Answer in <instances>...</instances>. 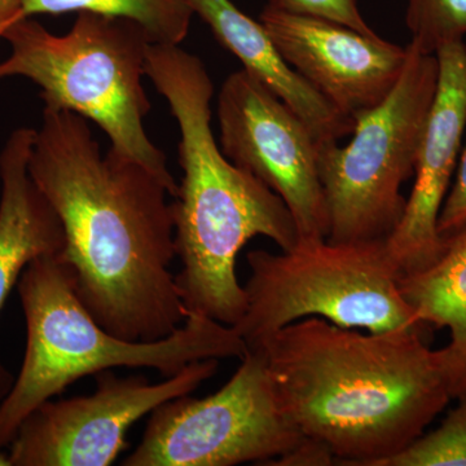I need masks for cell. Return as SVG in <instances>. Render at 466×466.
Instances as JSON below:
<instances>
[{
    "mask_svg": "<svg viewBox=\"0 0 466 466\" xmlns=\"http://www.w3.org/2000/svg\"><path fill=\"white\" fill-rule=\"evenodd\" d=\"M11 55L0 63V81L24 76L41 87L45 108L91 119L110 140V149L148 168L177 198L167 158L144 128L150 101L143 85L148 34L127 18L79 12L75 25L55 35L32 18L5 34Z\"/></svg>",
    "mask_w": 466,
    "mask_h": 466,
    "instance_id": "cell-5",
    "label": "cell"
},
{
    "mask_svg": "<svg viewBox=\"0 0 466 466\" xmlns=\"http://www.w3.org/2000/svg\"><path fill=\"white\" fill-rule=\"evenodd\" d=\"M268 5L288 14L323 18L367 35H377L361 16L357 0H269Z\"/></svg>",
    "mask_w": 466,
    "mask_h": 466,
    "instance_id": "cell-19",
    "label": "cell"
},
{
    "mask_svg": "<svg viewBox=\"0 0 466 466\" xmlns=\"http://www.w3.org/2000/svg\"><path fill=\"white\" fill-rule=\"evenodd\" d=\"M216 394L165 401L150 413L142 441L124 466H233L269 462L303 435L285 416L259 349Z\"/></svg>",
    "mask_w": 466,
    "mask_h": 466,
    "instance_id": "cell-8",
    "label": "cell"
},
{
    "mask_svg": "<svg viewBox=\"0 0 466 466\" xmlns=\"http://www.w3.org/2000/svg\"><path fill=\"white\" fill-rule=\"evenodd\" d=\"M400 287L420 321L450 330L438 358L452 400H466V223L443 236V249L431 266L401 275Z\"/></svg>",
    "mask_w": 466,
    "mask_h": 466,
    "instance_id": "cell-15",
    "label": "cell"
},
{
    "mask_svg": "<svg viewBox=\"0 0 466 466\" xmlns=\"http://www.w3.org/2000/svg\"><path fill=\"white\" fill-rule=\"evenodd\" d=\"M94 12L139 24L153 45H177L188 35L195 12L188 0H23L21 20L34 15Z\"/></svg>",
    "mask_w": 466,
    "mask_h": 466,
    "instance_id": "cell-16",
    "label": "cell"
},
{
    "mask_svg": "<svg viewBox=\"0 0 466 466\" xmlns=\"http://www.w3.org/2000/svg\"><path fill=\"white\" fill-rule=\"evenodd\" d=\"M218 359L193 361L173 377L97 373L87 397L47 400L24 420L9 444L11 466H108L127 449L131 426L158 406L188 395L216 375Z\"/></svg>",
    "mask_w": 466,
    "mask_h": 466,
    "instance_id": "cell-9",
    "label": "cell"
},
{
    "mask_svg": "<svg viewBox=\"0 0 466 466\" xmlns=\"http://www.w3.org/2000/svg\"><path fill=\"white\" fill-rule=\"evenodd\" d=\"M146 76L170 106L180 131L182 183L173 202L175 283L189 314L238 324L247 293L236 262L242 248L266 236L290 250L299 231L289 208L265 183L233 165L211 128L214 86L204 63L177 45H150Z\"/></svg>",
    "mask_w": 466,
    "mask_h": 466,
    "instance_id": "cell-3",
    "label": "cell"
},
{
    "mask_svg": "<svg viewBox=\"0 0 466 466\" xmlns=\"http://www.w3.org/2000/svg\"><path fill=\"white\" fill-rule=\"evenodd\" d=\"M218 121L223 155L285 202L299 241L327 238L319 143L308 125L244 69L227 76L220 88Z\"/></svg>",
    "mask_w": 466,
    "mask_h": 466,
    "instance_id": "cell-10",
    "label": "cell"
},
{
    "mask_svg": "<svg viewBox=\"0 0 466 466\" xmlns=\"http://www.w3.org/2000/svg\"><path fill=\"white\" fill-rule=\"evenodd\" d=\"M23 0H0V41L9 27L21 20Z\"/></svg>",
    "mask_w": 466,
    "mask_h": 466,
    "instance_id": "cell-22",
    "label": "cell"
},
{
    "mask_svg": "<svg viewBox=\"0 0 466 466\" xmlns=\"http://www.w3.org/2000/svg\"><path fill=\"white\" fill-rule=\"evenodd\" d=\"M429 330L361 332L321 318L294 321L253 349L285 416L341 465L381 466L452 400Z\"/></svg>",
    "mask_w": 466,
    "mask_h": 466,
    "instance_id": "cell-2",
    "label": "cell"
},
{
    "mask_svg": "<svg viewBox=\"0 0 466 466\" xmlns=\"http://www.w3.org/2000/svg\"><path fill=\"white\" fill-rule=\"evenodd\" d=\"M406 24L410 42L437 54L443 46L464 41L466 0H408Z\"/></svg>",
    "mask_w": 466,
    "mask_h": 466,
    "instance_id": "cell-18",
    "label": "cell"
},
{
    "mask_svg": "<svg viewBox=\"0 0 466 466\" xmlns=\"http://www.w3.org/2000/svg\"><path fill=\"white\" fill-rule=\"evenodd\" d=\"M336 461L333 453L324 444L303 438L289 452L276 459L271 465L287 466H327Z\"/></svg>",
    "mask_w": 466,
    "mask_h": 466,
    "instance_id": "cell-21",
    "label": "cell"
},
{
    "mask_svg": "<svg viewBox=\"0 0 466 466\" xmlns=\"http://www.w3.org/2000/svg\"><path fill=\"white\" fill-rule=\"evenodd\" d=\"M247 262V311L232 328L248 349L306 318L368 332L431 330L401 296L386 241H299L278 254L251 250Z\"/></svg>",
    "mask_w": 466,
    "mask_h": 466,
    "instance_id": "cell-6",
    "label": "cell"
},
{
    "mask_svg": "<svg viewBox=\"0 0 466 466\" xmlns=\"http://www.w3.org/2000/svg\"><path fill=\"white\" fill-rule=\"evenodd\" d=\"M440 78L415 167V186L386 248L401 275L431 266L443 249L438 218L458 167L466 127V45L437 51Z\"/></svg>",
    "mask_w": 466,
    "mask_h": 466,
    "instance_id": "cell-12",
    "label": "cell"
},
{
    "mask_svg": "<svg viewBox=\"0 0 466 466\" xmlns=\"http://www.w3.org/2000/svg\"><path fill=\"white\" fill-rule=\"evenodd\" d=\"M29 174L63 223L60 257L92 318L127 341L174 333L188 311L170 271L177 248L167 186L115 150L103 155L88 119L64 109H43Z\"/></svg>",
    "mask_w": 466,
    "mask_h": 466,
    "instance_id": "cell-1",
    "label": "cell"
},
{
    "mask_svg": "<svg viewBox=\"0 0 466 466\" xmlns=\"http://www.w3.org/2000/svg\"><path fill=\"white\" fill-rule=\"evenodd\" d=\"M381 466H466V400H459L440 428L422 434Z\"/></svg>",
    "mask_w": 466,
    "mask_h": 466,
    "instance_id": "cell-17",
    "label": "cell"
},
{
    "mask_svg": "<svg viewBox=\"0 0 466 466\" xmlns=\"http://www.w3.org/2000/svg\"><path fill=\"white\" fill-rule=\"evenodd\" d=\"M26 321L20 375L0 403V452L30 413L84 377L112 368H153L165 379L193 361L241 359L247 342L229 325L189 314L158 341H127L104 329L76 293L75 272L58 254L34 259L17 283Z\"/></svg>",
    "mask_w": 466,
    "mask_h": 466,
    "instance_id": "cell-4",
    "label": "cell"
},
{
    "mask_svg": "<svg viewBox=\"0 0 466 466\" xmlns=\"http://www.w3.org/2000/svg\"><path fill=\"white\" fill-rule=\"evenodd\" d=\"M466 223V144L459 157L455 182L447 193L438 218V232L441 238Z\"/></svg>",
    "mask_w": 466,
    "mask_h": 466,
    "instance_id": "cell-20",
    "label": "cell"
},
{
    "mask_svg": "<svg viewBox=\"0 0 466 466\" xmlns=\"http://www.w3.org/2000/svg\"><path fill=\"white\" fill-rule=\"evenodd\" d=\"M260 24L285 60L339 112L354 119L394 90L407 47L323 18L267 5Z\"/></svg>",
    "mask_w": 466,
    "mask_h": 466,
    "instance_id": "cell-11",
    "label": "cell"
},
{
    "mask_svg": "<svg viewBox=\"0 0 466 466\" xmlns=\"http://www.w3.org/2000/svg\"><path fill=\"white\" fill-rule=\"evenodd\" d=\"M36 130L16 128L0 152V312L34 259L58 254L66 247L63 223L29 174ZM15 379L0 363V401Z\"/></svg>",
    "mask_w": 466,
    "mask_h": 466,
    "instance_id": "cell-13",
    "label": "cell"
},
{
    "mask_svg": "<svg viewBox=\"0 0 466 466\" xmlns=\"http://www.w3.org/2000/svg\"><path fill=\"white\" fill-rule=\"evenodd\" d=\"M438 78L437 55L410 42L394 90L379 106L355 116L348 146H319L328 241H386L400 225L407 204L401 186L415 175Z\"/></svg>",
    "mask_w": 466,
    "mask_h": 466,
    "instance_id": "cell-7",
    "label": "cell"
},
{
    "mask_svg": "<svg viewBox=\"0 0 466 466\" xmlns=\"http://www.w3.org/2000/svg\"><path fill=\"white\" fill-rule=\"evenodd\" d=\"M193 12L210 26L218 42L231 51L267 90L308 125L320 144L339 143L354 131L355 121L319 94L285 60L262 24L242 14L231 0H188Z\"/></svg>",
    "mask_w": 466,
    "mask_h": 466,
    "instance_id": "cell-14",
    "label": "cell"
},
{
    "mask_svg": "<svg viewBox=\"0 0 466 466\" xmlns=\"http://www.w3.org/2000/svg\"><path fill=\"white\" fill-rule=\"evenodd\" d=\"M0 466H11L7 455H3L2 452H0Z\"/></svg>",
    "mask_w": 466,
    "mask_h": 466,
    "instance_id": "cell-23",
    "label": "cell"
}]
</instances>
